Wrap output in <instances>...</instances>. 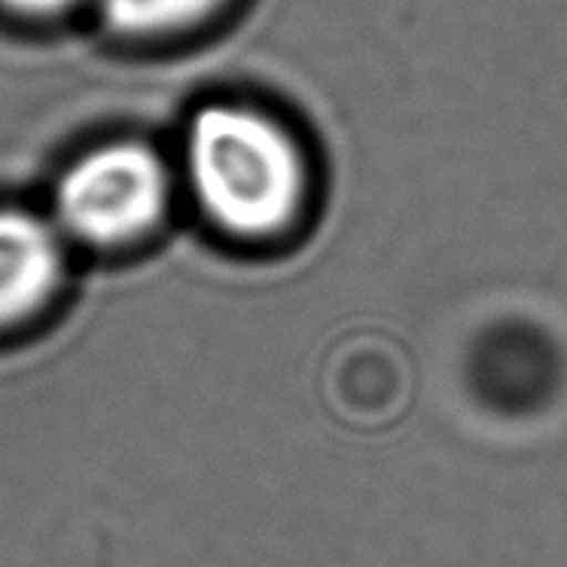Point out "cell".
<instances>
[{"label":"cell","mask_w":567,"mask_h":567,"mask_svg":"<svg viewBox=\"0 0 567 567\" xmlns=\"http://www.w3.org/2000/svg\"><path fill=\"white\" fill-rule=\"evenodd\" d=\"M174 172L198 220L247 254L297 247L321 210L318 147L278 101H202L181 132Z\"/></svg>","instance_id":"6da1fadb"},{"label":"cell","mask_w":567,"mask_h":567,"mask_svg":"<svg viewBox=\"0 0 567 567\" xmlns=\"http://www.w3.org/2000/svg\"><path fill=\"white\" fill-rule=\"evenodd\" d=\"M68 241L52 217L0 208V330L25 323L62 290Z\"/></svg>","instance_id":"3957f363"},{"label":"cell","mask_w":567,"mask_h":567,"mask_svg":"<svg viewBox=\"0 0 567 567\" xmlns=\"http://www.w3.org/2000/svg\"><path fill=\"white\" fill-rule=\"evenodd\" d=\"M80 0H0V7H7L10 13L34 16V19H47V16H59L74 10Z\"/></svg>","instance_id":"5b68a950"},{"label":"cell","mask_w":567,"mask_h":567,"mask_svg":"<svg viewBox=\"0 0 567 567\" xmlns=\"http://www.w3.org/2000/svg\"><path fill=\"white\" fill-rule=\"evenodd\" d=\"M245 0H99L111 31L135 40L184 38L217 25Z\"/></svg>","instance_id":"277c9868"},{"label":"cell","mask_w":567,"mask_h":567,"mask_svg":"<svg viewBox=\"0 0 567 567\" xmlns=\"http://www.w3.org/2000/svg\"><path fill=\"white\" fill-rule=\"evenodd\" d=\"M181 193L174 159L144 141H111L76 156L52 193L64 241L120 250L159 229Z\"/></svg>","instance_id":"7a4b0ae2"}]
</instances>
